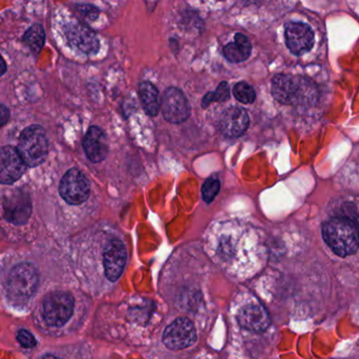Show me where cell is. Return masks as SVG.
<instances>
[{"mask_svg": "<svg viewBox=\"0 0 359 359\" xmlns=\"http://www.w3.org/2000/svg\"><path fill=\"white\" fill-rule=\"evenodd\" d=\"M323 235L327 244L339 256L354 254L359 247V230L355 221L348 217H335L325 223Z\"/></svg>", "mask_w": 359, "mask_h": 359, "instance_id": "6da1fadb", "label": "cell"}, {"mask_svg": "<svg viewBox=\"0 0 359 359\" xmlns=\"http://www.w3.org/2000/svg\"><path fill=\"white\" fill-rule=\"evenodd\" d=\"M48 148L46 131L41 126L34 124L21 133L17 151L25 166L33 168L46 162Z\"/></svg>", "mask_w": 359, "mask_h": 359, "instance_id": "7a4b0ae2", "label": "cell"}, {"mask_svg": "<svg viewBox=\"0 0 359 359\" xmlns=\"http://www.w3.org/2000/svg\"><path fill=\"white\" fill-rule=\"evenodd\" d=\"M37 270L31 263H20L11 271L8 278V293L14 299H29L35 293L38 287Z\"/></svg>", "mask_w": 359, "mask_h": 359, "instance_id": "3957f363", "label": "cell"}, {"mask_svg": "<svg viewBox=\"0 0 359 359\" xmlns=\"http://www.w3.org/2000/svg\"><path fill=\"white\" fill-rule=\"evenodd\" d=\"M74 312V299L67 292H54L43 301V318L46 324L61 327L69 322Z\"/></svg>", "mask_w": 359, "mask_h": 359, "instance_id": "277c9868", "label": "cell"}, {"mask_svg": "<svg viewBox=\"0 0 359 359\" xmlns=\"http://www.w3.org/2000/svg\"><path fill=\"white\" fill-rule=\"evenodd\" d=\"M90 190L88 178L78 169L67 171L59 185L61 197L69 204H83L90 196Z\"/></svg>", "mask_w": 359, "mask_h": 359, "instance_id": "5b68a950", "label": "cell"}, {"mask_svg": "<svg viewBox=\"0 0 359 359\" xmlns=\"http://www.w3.org/2000/svg\"><path fill=\"white\" fill-rule=\"evenodd\" d=\"M196 341L194 325L188 318H178L165 329L163 343L168 349L183 350L194 345Z\"/></svg>", "mask_w": 359, "mask_h": 359, "instance_id": "8992f818", "label": "cell"}, {"mask_svg": "<svg viewBox=\"0 0 359 359\" xmlns=\"http://www.w3.org/2000/svg\"><path fill=\"white\" fill-rule=\"evenodd\" d=\"M4 217L13 225H25L33 210L31 197L22 190H15L6 196L4 202Z\"/></svg>", "mask_w": 359, "mask_h": 359, "instance_id": "52a82bcc", "label": "cell"}, {"mask_svg": "<svg viewBox=\"0 0 359 359\" xmlns=\"http://www.w3.org/2000/svg\"><path fill=\"white\" fill-rule=\"evenodd\" d=\"M162 114L168 122L180 124L190 115L187 99L181 90L168 88L164 93L161 103Z\"/></svg>", "mask_w": 359, "mask_h": 359, "instance_id": "ba28073f", "label": "cell"}, {"mask_svg": "<svg viewBox=\"0 0 359 359\" xmlns=\"http://www.w3.org/2000/svg\"><path fill=\"white\" fill-rule=\"evenodd\" d=\"M25 171V164L16 149L10 145L0 149V183H16Z\"/></svg>", "mask_w": 359, "mask_h": 359, "instance_id": "9c48e42d", "label": "cell"}, {"mask_svg": "<svg viewBox=\"0 0 359 359\" xmlns=\"http://www.w3.org/2000/svg\"><path fill=\"white\" fill-rule=\"evenodd\" d=\"M289 50L295 55H303L311 50L314 44V33L309 25L302 22H291L285 32Z\"/></svg>", "mask_w": 359, "mask_h": 359, "instance_id": "30bf717a", "label": "cell"}, {"mask_svg": "<svg viewBox=\"0 0 359 359\" xmlns=\"http://www.w3.org/2000/svg\"><path fill=\"white\" fill-rule=\"evenodd\" d=\"M67 37L74 48L84 54H96L100 48L96 34L82 23L74 22L67 25Z\"/></svg>", "mask_w": 359, "mask_h": 359, "instance_id": "8fae6325", "label": "cell"}, {"mask_svg": "<svg viewBox=\"0 0 359 359\" xmlns=\"http://www.w3.org/2000/svg\"><path fill=\"white\" fill-rule=\"evenodd\" d=\"M126 263V249L120 240H111L105 247L104 269L107 280L114 282L123 273Z\"/></svg>", "mask_w": 359, "mask_h": 359, "instance_id": "7c38bea8", "label": "cell"}, {"mask_svg": "<svg viewBox=\"0 0 359 359\" xmlns=\"http://www.w3.org/2000/svg\"><path fill=\"white\" fill-rule=\"evenodd\" d=\"M248 126V114L242 107H231L222 114L219 129L225 136H241L246 132Z\"/></svg>", "mask_w": 359, "mask_h": 359, "instance_id": "4fadbf2b", "label": "cell"}, {"mask_svg": "<svg viewBox=\"0 0 359 359\" xmlns=\"http://www.w3.org/2000/svg\"><path fill=\"white\" fill-rule=\"evenodd\" d=\"M83 149L92 162H101L109 153L107 137L98 126H90L83 139Z\"/></svg>", "mask_w": 359, "mask_h": 359, "instance_id": "5bb4252c", "label": "cell"}, {"mask_svg": "<svg viewBox=\"0 0 359 359\" xmlns=\"http://www.w3.org/2000/svg\"><path fill=\"white\" fill-rule=\"evenodd\" d=\"M238 320L243 328L255 332L265 331L270 325L269 314L265 308L255 303L243 308L238 313Z\"/></svg>", "mask_w": 359, "mask_h": 359, "instance_id": "9a60e30c", "label": "cell"}, {"mask_svg": "<svg viewBox=\"0 0 359 359\" xmlns=\"http://www.w3.org/2000/svg\"><path fill=\"white\" fill-rule=\"evenodd\" d=\"M272 94L280 103H293L299 96V84L290 76H276L272 80Z\"/></svg>", "mask_w": 359, "mask_h": 359, "instance_id": "2e32d148", "label": "cell"}, {"mask_svg": "<svg viewBox=\"0 0 359 359\" xmlns=\"http://www.w3.org/2000/svg\"><path fill=\"white\" fill-rule=\"evenodd\" d=\"M223 54L230 63H242L250 56L251 44L246 36L238 33L234 36L233 42L224 46Z\"/></svg>", "mask_w": 359, "mask_h": 359, "instance_id": "e0dca14e", "label": "cell"}, {"mask_svg": "<svg viewBox=\"0 0 359 359\" xmlns=\"http://www.w3.org/2000/svg\"><path fill=\"white\" fill-rule=\"evenodd\" d=\"M139 97L145 112L149 116H157L161 109L159 91L151 82L143 81L139 86Z\"/></svg>", "mask_w": 359, "mask_h": 359, "instance_id": "ac0fdd59", "label": "cell"}, {"mask_svg": "<svg viewBox=\"0 0 359 359\" xmlns=\"http://www.w3.org/2000/svg\"><path fill=\"white\" fill-rule=\"evenodd\" d=\"M23 40L34 54H38L43 48L44 41H46V32L43 27L39 23L32 25L23 36Z\"/></svg>", "mask_w": 359, "mask_h": 359, "instance_id": "d6986e66", "label": "cell"}, {"mask_svg": "<svg viewBox=\"0 0 359 359\" xmlns=\"http://www.w3.org/2000/svg\"><path fill=\"white\" fill-rule=\"evenodd\" d=\"M229 97L230 92L228 84L226 82H222L215 92H209L208 94L205 95L202 101V107H207L211 103H215V101L228 100Z\"/></svg>", "mask_w": 359, "mask_h": 359, "instance_id": "ffe728a7", "label": "cell"}, {"mask_svg": "<svg viewBox=\"0 0 359 359\" xmlns=\"http://www.w3.org/2000/svg\"><path fill=\"white\" fill-rule=\"evenodd\" d=\"M233 95L238 101L243 103H252L255 99V89L246 82L236 84L233 88Z\"/></svg>", "mask_w": 359, "mask_h": 359, "instance_id": "44dd1931", "label": "cell"}, {"mask_svg": "<svg viewBox=\"0 0 359 359\" xmlns=\"http://www.w3.org/2000/svg\"><path fill=\"white\" fill-rule=\"evenodd\" d=\"M219 179L215 178V177H209L205 181L204 185L202 188L203 200L207 204H210L217 197V193H219Z\"/></svg>", "mask_w": 359, "mask_h": 359, "instance_id": "7402d4cb", "label": "cell"}, {"mask_svg": "<svg viewBox=\"0 0 359 359\" xmlns=\"http://www.w3.org/2000/svg\"><path fill=\"white\" fill-rule=\"evenodd\" d=\"M17 339L22 347L27 348V349H31V348L35 347L36 339L29 331L20 330L17 334Z\"/></svg>", "mask_w": 359, "mask_h": 359, "instance_id": "603a6c76", "label": "cell"}, {"mask_svg": "<svg viewBox=\"0 0 359 359\" xmlns=\"http://www.w3.org/2000/svg\"><path fill=\"white\" fill-rule=\"evenodd\" d=\"M78 11L82 15H84L86 18L92 19V20L96 19L99 14L98 8L90 6V4H80V6H78Z\"/></svg>", "mask_w": 359, "mask_h": 359, "instance_id": "cb8c5ba5", "label": "cell"}, {"mask_svg": "<svg viewBox=\"0 0 359 359\" xmlns=\"http://www.w3.org/2000/svg\"><path fill=\"white\" fill-rule=\"evenodd\" d=\"M8 119H10V111L4 105H0V128H2Z\"/></svg>", "mask_w": 359, "mask_h": 359, "instance_id": "d4e9b609", "label": "cell"}, {"mask_svg": "<svg viewBox=\"0 0 359 359\" xmlns=\"http://www.w3.org/2000/svg\"><path fill=\"white\" fill-rule=\"evenodd\" d=\"M6 72V61L4 60L1 56H0V76L4 75Z\"/></svg>", "mask_w": 359, "mask_h": 359, "instance_id": "484cf974", "label": "cell"}, {"mask_svg": "<svg viewBox=\"0 0 359 359\" xmlns=\"http://www.w3.org/2000/svg\"><path fill=\"white\" fill-rule=\"evenodd\" d=\"M40 359H60V358H56V356H54V355H46V356H43V358H41Z\"/></svg>", "mask_w": 359, "mask_h": 359, "instance_id": "4316f807", "label": "cell"}]
</instances>
